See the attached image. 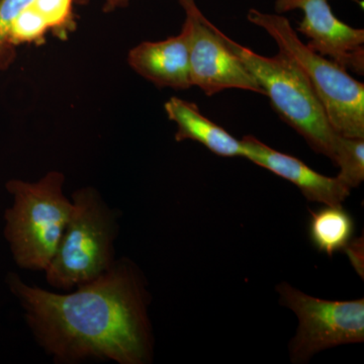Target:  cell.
<instances>
[{"label":"cell","instance_id":"13","mask_svg":"<svg viewBox=\"0 0 364 364\" xmlns=\"http://www.w3.org/2000/svg\"><path fill=\"white\" fill-rule=\"evenodd\" d=\"M339 167L338 178L348 188H355L364 181V139L339 135L332 160Z\"/></svg>","mask_w":364,"mask_h":364},{"label":"cell","instance_id":"14","mask_svg":"<svg viewBox=\"0 0 364 364\" xmlns=\"http://www.w3.org/2000/svg\"><path fill=\"white\" fill-rule=\"evenodd\" d=\"M74 4L75 0H33L31 6L42 16L49 31L58 37H67L75 26Z\"/></svg>","mask_w":364,"mask_h":364},{"label":"cell","instance_id":"10","mask_svg":"<svg viewBox=\"0 0 364 364\" xmlns=\"http://www.w3.org/2000/svg\"><path fill=\"white\" fill-rule=\"evenodd\" d=\"M136 73L156 85L176 90L193 87L189 69V32L183 23L181 33L157 42H142L128 54Z\"/></svg>","mask_w":364,"mask_h":364},{"label":"cell","instance_id":"7","mask_svg":"<svg viewBox=\"0 0 364 364\" xmlns=\"http://www.w3.org/2000/svg\"><path fill=\"white\" fill-rule=\"evenodd\" d=\"M189 32V69L193 86L208 97L227 90L264 95L245 64L227 44L217 26L203 16L195 0H178Z\"/></svg>","mask_w":364,"mask_h":364},{"label":"cell","instance_id":"4","mask_svg":"<svg viewBox=\"0 0 364 364\" xmlns=\"http://www.w3.org/2000/svg\"><path fill=\"white\" fill-rule=\"evenodd\" d=\"M72 203L58 248L45 270L48 284L63 291L97 279L116 261L117 218L100 193L92 188L79 189Z\"/></svg>","mask_w":364,"mask_h":364},{"label":"cell","instance_id":"18","mask_svg":"<svg viewBox=\"0 0 364 364\" xmlns=\"http://www.w3.org/2000/svg\"><path fill=\"white\" fill-rule=\"evenodd\" d=\"M130 0H105V13H111L117 9L128 6Z\"/></svg>","mask_w":364,"mask_h":364},{"label":"cell","instance_id":"5","mask_svg":"<svg viewBox=\"0 0 364 364\" xmlns=\"http://www.w3.org/2000/svg\"><path fill=\"white\" fill-rule=\"evenodd\" d=\"M232 51L245 64L280 119L305 139L318 154L333 160L338 134L301 69L282 53L273 57L257 54L222 33Z\"/></svg>","mask_w":364,"mask_h":364},{"label":"cell","instance_id":"2","mask_svg":"<svg viewBox=\"0 0 364 364\" xmlns=\"http://www.w3.org/2000/svg\"><path fill=\"white\" fill-rule=\"evenodd\" d=\"M64 181L63 173L50 171L36 182H6L14 203L4 213V237L18 267L45 272L54 257L73 210Z\"/></svg>","mask_w":364,"mask_h":364},{"label":"cell","instance_id":"3","mask_svg":"<svg viewBox=\"0 0 364 364\" xmlns=\"http://www.w3.org/2000/svg\"><path fill=\"white\" fill-rule=\"evenodd\" d=\"M247 20L272 38L280 53L301 69L338 135L364 139V85L336 62L305 44L286 16L249 9Z\"/></svg>","mask_w":364,"mask_h":364},{"label":"cell","instance_id":"6","mask_svg":"<svg viewBox=\"0 0 364 364\" xmlns=\"http://www.w3.org/2000/svg\"><path fill=\"white\" fill-rule=\"evenodd\" d=\"M280 303L299 318V329L289 344L291 360L305 363L318 352L339 345L364 341V299L329 301L314 298L289 284L277 287Z\"/></svg>","mask_w":364,"mask_h":364},{"label":"cell","instance_id":"1","mask_svg":"<svg viewBox=\"0 0 364 364\" xmlns=\"http://www.w3.org/2000/svg\"><path fill=\"white\" fill-rule=\"evenodd\" d=\"M6 282L38 343L58 363L150 360L148 293L142 274L130 260L114 261L104 274L65 294L28 286L16 273H9Z\"/></svg>","mask_w":364,"mask_h":364},{"label":"cell","instance_id":"12","mask_svg":"<svg viewBox=\"0 0 364 364\" xmlns=\"http://www.w3.org/2000/svg\"><path fill=\"white\" fill-rule=\"evenodd\" d=\"M309 235L320 252L333 256L344 250L354 233V221L342 205H324L311 210Z\"/></svg>","mask_w":364,"mask_h":364},{"label":"cell","instance_id":"16","mask_svg":"<svg viewBox=\"0 0 364 364\" xmlns=\"http://www.w3.org/2000/svg\"><path fill=\"white\" fill-rule=\"evenodd\" d=\"M33 0H0V68L9 65L14 49L9 45L11 26L18 14L30 6Z\"/></svg>","mask_w":364,"mask_h":364},{"label":"cell","instance_id":"9","mask_svg":"<svg viewBox=\"0 0 364 364\" xmlns=\"http://www.w3.org/2000/svg\"><path fill=\"white\" fill-rule=\"evenodd\" d=\"M242 143L245 148L244 158L291 182L310 202L342 205L350 195L351 189L338 177L323 176L298 158L273 149L254 136H243Z\"/></svg>","mask_w":364,"mask_h":364},{"label":"cell","instance_id":"15","mask_svg":"<svg viewBox=\"0 0 364 364\" xmlns=\"http://www.w3.org/2000/svg\"><path fill=\"white\" fill-rule=\"evenodd\" d=\"M48 32L47 23L30 4L14 21L9 30V45L16 50L18 46L43 43Z\"/></svg>","mask_w":364,"mask_h":364},{"label":"cell","instance_id":"17","mask_svg":"<svg viewBox=\"0 0 364 364\" xmlns=\"http://www.w3.org/2000/svg\"><path fill=\"white\" fill-rule=\"evenodd\" d=\"M350 258L352 264L358 270L361 277L363 275V258H360V252L363 251V239L355 242H350L344 249Z\"/></svg>","mask_w":364,"mask_h":364},{"label":"cell","instance_id":"11","mask_svg":"<svg viewBox=\"0 0 364 364\" xmlns=\"http://www.w3.org/2000/svg\"><path fill=\"white\" fill-rule=\"evenodd\" d=\"M164 111L170 121L176 124L177 142L195 141L218 156L245 157L242 140L203 116L200 107L193 102L172 97L165 102Z\"/></svg>","mask_w":364,"mask_h":364},{"label":"cell","instance_id":"8","mask_svg":"<svg viewBox=\"0 0 364 364\" xmlns=\"http://www.w3.org/2000/svg\"><path fill=\"white\" fill-rule=\"evenodd\" d=\"M275 14L301 11L298 32L313 51L336 62L346 70L364 74V30L343 23L333 14L329 0H277Z\"/></svg>","mask_w":364,"mask_h":364}]
</instances>
